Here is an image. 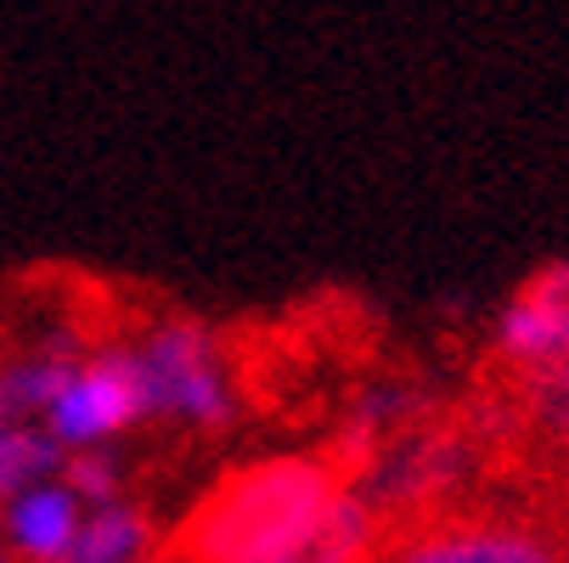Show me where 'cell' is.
<instances>
[{
  "instance_id": "cell-6",
  "label": "cell",
  "mask_w": 569,
  "mask_h": 563,
  "mask_svg": "<svg viewBox=\"0 0 569 563\" xmlns=\"http://www.w3.org/2000/svg\"><path fill=\"white\" fill-rule=\"evenodd\" d=\"M491 350L519 378L569 366V260L525 277V288L491 321Z\"/></svg>"
},
{
  "instance_id": "cell-11",
  "label": "cell",
  "mask_w": 569,
  "mask_h": 563,
  "mask_svg": "<svg viewBox=\"0 0 569 563\" xmlns=\"http://www.w3.org/2000/svg\"><path fill=\"white\" fill-rule=\"evenodd\" d=\"M62 462L68 451L51 440L46 423H0V502L62 479Z\"/></svg>"
},
{
  "instance_id": "cell-5",
  "label": "cell",
  "mask_w": 569,
  "mask_h": 563,
  "mask_svg": "<svg viewBox=\"0 0 569 563\" xmlns=\"http://www.w3.org/2000/svg\"><path fill=\"white\" fill-rule=\"evenodd\" d=\"M141 423H147V394H141V372H136V355L124 339L91 344L79 355V366L68 372L62 394L46 412V429L68 456L73 451H108L113 440H124Z\"/></svg>"
},
{
  "instance_id": "cell-10",
  "label": "cell",
  "mask_w": 569,
  "mask_h": 563,
  "mask_svg": "<svg viewBox=\"0 0 569 563\" xmlns=\"http://www.w3.org/2000/svg\"><path fill=\"white\" fill-rule=\"evenodd\" d=\"M68 563H158V524L141 502L91 507Z\"/></svg>"
},
{
  "instance_id": "cell-12",
  "label": "cell",
  "mask_w": 569,
  "mask_h": 563,
  "mask_svg": "<svg viewBox=\"0 0 569 563\" xmlns=\"http://www.w3.org/2000/svg\"><path fill=\"white\" fill-rule=\"evenodd\" d=\"M62 485L86 502V513L91 507H113V502H130V468H124L119 445H108V451H73L62 462Z\"/></svg>"
},
{
  "instance_id": "cell-13",
  "label": "cell",
  "mask_w": 569,
  "mask_h": 563,
  "mask_svg": "<svg viewBox=\"0 0 569 563\" xmlns=\"http://www.w3.org/2000/svg\"><path fill=\"white\" fill-rule=\"evenodd\" d=\"M519 412H525V423H530L541 440L569 445V366L519 378Z\"/></svg>"
},
{
  "instance_id": "cell-4",
  "label": "cell",
  "mask_w": 569,
  "mask_h": 563,
  "mask_svg": "<svg viewBox=\"0 0 569 563\" xmlns=\"http://www.w3.org/2000/svg\"><path fill=\"white\" fill-rule=\"evenodd\" d=\"M372 563H569L563 541L519 513H440L383 530Z\"/></svg>"
},
{
  "instance_id": "cell-1",
  "label": "cell",
  "mask_w": 569,
  "mask_h": 563,
  "mask_svg": "<svg viewBox=\"0 0 569 563\" xmlns=\"http://www.w3.org/2000/svg\"><path fill=\"white\" fill-rule=\"evenodd\" d=\"M383 524L333 456H254L220 473L176 524L181 563H372Z\"/></svg>"
},
{
  "instance_id": "cell-3",
  "label": "cell",
  "mask_w": 569,
  "mask_h": 563,
  "mask_svg": "<svg viewBox=\"0 0 569 563\" xmlns=\"http://www.w3.org/2000/svg\"><path fill=\"white\" fill-rule=\"evenodd\" d=\"M479 473V440L451 423H423L400 434L378 456H367L350 473V491L372 507L378 524H423L451 513V502L473 485Z\"/></svg>"
},
{
  "instance_id": "cell-8",
  "label": "cell",
  "mask_w": 569,
  "mask_h": 563,
  "mask_svg": "<svg viewBox=\"0 0 569 563\" xmlns=\"http://www.w3.org/2000/svg\"><path fill=\"white\" fill-rule=\"evenodd\" d=\"M79 524H86V502L62 479H51V485L0 502V552L18 563H68Z\"/></svg>"
},
{
  "instance_id": "cell-14",
  "label": "cell",
  "mask_w": 569,
  "mask_h": 563,
  "mask_svg": "<svg viewBox=\"0 0 569 563\" xmlns=\"http://www.w3.org/2000/svg\"><path fill=\"white\" fill-rule=\"evenodd\" d=\"M0 557H7V552H0Z\"/></svg>"
},
{
  "instance_id": "cell-7",
  "label": "cell",
  "mask_w": 569,
  "mask_h": 563,
  "mask_svg": "<svg viewBox=\"0 0 569 563\" xmlns=\"http://www.w3.org/2000/svg\"><path fill=\"white\" fill-rule=\"evenodd\" d=\"M435 423V394L412 378H372L361 383L350 400H345V412H339V434H333V456L345 462V479L378 456L383 445H395L400 434H412Z\"/></svg>"
},
{
  "instance_id": "cell-2",
  "label": "cell",
  "mask_w": 569,
  "mask_h": 563,
  "mask_svg": "<svg viewBox=\"0 0 569 563\" xmlns=\"http://www.w3.org/2000/svg\"><path fill=\"white\" fill-rule=\"evenodd\" d=\"M141 372L147 423H170L181 434H220L242 412V389L226 339L198 315H152L136 339H124Z\"/></svg>"
},
{
  "instance_id": "cell-9",
  "label": "cell",
  "mask_w": 569,
  "mask_h": 563,
  "mask_svg": "<svg viewBox=\"0 0 569 563\" xmlns=\"http://www.w3.org/2000/svg\"><path fill=\"white\" fill-rule=\"evenodd\" d=\"M91 344L79 333H46L34 339L29 350H12L0 355V423H46L51 400L62 394L68 372L79 366Z\"/></svg>"
}]
</instances>
